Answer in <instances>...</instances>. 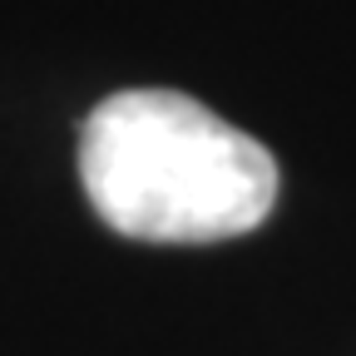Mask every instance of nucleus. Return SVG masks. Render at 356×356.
<instances>
[{
    "label": "nucleus",
    "instance_id": "nucleus-1",
    "mask_svg": "<svg viewBox=\"0 0 356 356\" xmlns=\"http://www.w3.org/2000/svg\"><path fill=\"white\" fill-rule=\"evenodd\" d=\"M95 213L139 243L243 238L277 208V159L178 89H124L79 129Z\"/></svg>",
    "mask_w": 356,
    "mask_h": 356
}]
</instances>
